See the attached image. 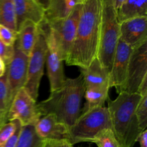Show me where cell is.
I'll return each mask as SVG.
<instances>
[{
    "label": "cell",
    "instance_id": "1",
    "mask_svg": "<svg viewBox=\"0 0 147 147\" xmlns=\"http://www.w3.org/2000/svg\"><path fill=\"white\" fill-rule=\"evenodd\" d=\"M100 21L101 0H85L82 3L74 42L65 61L67 65L84 69L97 57Z\"/></svg>",
    "mask_w": 147,
    "mask_h": 147
},
{
    "label": "cell",
    "instance_id": "2",
    "mask_svg": "<svg viewBox=\"0 0 147 147\" xmlns=\"http://www.w3.org/2000/svg\"><path fill=\"white\" fill-rule=\"evenodd\" d=\"M81 75L76 78H66L61 87L50 92L47 99L37 103L41 116L53 114L60 123L71 127L80 115V105L85 94Z\"/></svg>",
    "mask_w": 147,
    "mask_h": 147
},
{
    "label": "cell",
    "instance_id": "3",
    "mask_svg": "<svg viewBox=\"0 0 147 147\" xmlns=\"http://www.w3.org/2000/svg\"><path fill=\"white\" fill-rule=\"evenodd\" d=\"M141 98L138 93L121 92L116 99L109 100L111 130L120 147H134L141 133L136 116Z\"/></svg>",
    "mask_w": 147,
    "mask_h": 147
},
{
    "label": "cell",
    "instance_id": "4",
    "mask_svg": "<svg viewBox=\"0 0 147 147\" xmlns=\"http://www.w3.org/2000/svg\"><path fill=\"white\" fill-rule=\"evenodd\" d=\"M119 40L120 23L113 0H101L100 41L97 57L109 73Z\"/></svg>",
    "mask_w": 147,
    "mask_h": 147
},
{
    "label": "cell",
    "instance_id": "5",
    "mask_svg": "<svg viewBox=\"0 0 147 147\" xmlns=\"http://www.w3.org/2000/svg\"><path fill=\"white\" fill-rule=\"evenodd\" d=\"M111 129L107 107H98L80 115L69 128V142L74 145L81 142L91 143L93 138L103 129Z\"/></svg>",
    "mask_w": 147,
    "mask_h": 147
},
{
    "label": "cell",
    "instance_id": "6",
    "mask_svg": "<svg viewBox=\"0 0 147 147\" xmlns=\"http://www.w3.org/2000/svg\"><path fill=\"white\" fill-rule=\"evenodd\" d=\"M48 24L45 19L38 25V32L35 44L29 55L27 77L24 88L37 101L40 81L44 73L47 53V35Z\"/></svg>",
    "mask_w": 147,
    "mask_h": 147
},
{
    "label": "cell",
    "instance_id": "7",
    "mask_svg": "<svg viewBox=\"0 0 147 147\" xmlns=\"http://www.w3.org/2000/svg\"><path fill=\"white\" fill-rule=\"evenodd\" d=\"M81 7L82 4H78L65 18L46 20L48 24V34L54 41L57 53L63 61H66L73 46Z\"/></svg>",
    "mask_w": 147,
    "mask_h": 147
},
{
    "label": "cell",
    "instance_id": "8",
    "mask_svg": "<svg viewBox=\"0 0 147 147\" xmlns=\"http://www.w3.org/2000/svg\"><path fill=\"white\" fill-rule=\"evenodd\" d=\"M37 101L24 88L20 89L13 99L7 115V121L18 120L22 126L35 123L41 117Z\"/></svg>",
    "mask_w": 147,
    "mask_h": 147
},
{
    "label": "cell",
    "instance_id": "9",
    "mask_svg": "<svg viewBox=\"0 0 147 147\" xmlns=\"http://www.w3.org/2000/svg\"><path fill=\"white\" fill-rule=\"evenodd\" d=\"M147 77V42L133 48L123 92L138 93L142 81Z\"/></svg>",
    "mask_w": 147,
    "mask_h": 147
},
{
    "label": "cell",
    "instance_id": "10",
    "mask_svg": "<svg viewBox=\"0 0 147 147\" xmlns=\"http://www.w3.org/2000/svg\"><path fill=\"white\" fill-rule=\"evenodd\" d=\"M133 48L119 40L115 50L111 68L109 73V86L116 88L119 93L123 92L129 60Z\"/></svg>",
    "mask_w": 147,
    "mask_h": 147
},
{
    "label": "cell",
    "instance_id": "11",
    "mask_svg": "<svg viewBox=\"0 0 147 147\" xmlns=\"http://www.w3.org/2000/svg\"><path fill=\"white\" fill-rule=\"evenodd\" d=\"M14 48V56L9 64L7 65L6 70L11 102L17 92L24 87L27 77L29 58L21 51L16 42Z\"/></svg>",
    "mask_w": 147,
    "mask_h": 147
},
{
    "label": "cell",
    "instance_id": "12",
    "mask_svg": "<svg viewBox=\"0 0 147 147\" xmlns=\"http://www.w3.org/2000/svg\"><path fill=\"white\" fill-rule=\"evenodd\" d=\"M120 40L132 48L147 42V17H134L121 22Z\"/></svg>",
    "mask_w": 147,
    "mask_h": 147
},
{
    "label": "cell",
    "instance_id": "13",
    "mask_svg": "<svg viewBox=\"0 0 147 147\" xmlns=\"http://www.w3.org/2000/svg\"><path fill=\"white\" fill-rule=\"evenodd\" d=\"M47 53L46 57L47 76L50 86V92L60 88L65 80L63 60L60 58L54 41L48 34L47 35Z\"/></svg>",
    "mask_w": 147,
    "mask_h": 147
},
{
    "label": "cell",
    "instance_id": "14",
    "mask_svg": "<svg viewBox=\"0 0 147 147\" xmlns=\"http://www.w3.org/2000/svg\"><path fill=\"white\" fill-rule=\"evenodd\" d=\"M34 129L43 140H69V128L53 114L41 116L34 123Z\"/></svg>",
    "mask_w": 147,
    "mask_h": 147
},
{
    "label": "cell",
    "instance_id": "15",
    "mask_svg": "<svg viewBox=\"0 0 147 147\" xmlns=\"http://www.w3.org/2000/svg\"><path fill=\"white\" fill-rule=\"evenodd\" d=\"M17 29L25 21H31L37 25L45 19V8L39 0H14Z\"/></svg>",
    "mask_w": 147,
    "mask_h": 147
},
{
    "label": "cell",
    "instance_id": "16",
    "mask_svg": "<svg viewBox=\"0 0 147 147\" xmlns=\"http://www.w3.org/2000/svg\"><path fill=\"white\" fill-rule=\"evenodd\" d=\"M85 88H109V73L100 63L98 57L91 62L88 67L80 69Z\"/></svg>",
    "mask_w": 147,
    "mask_h": 147
},
{
    "label": "cell",
    "instance_id": "17",
    "mask_svg": "<svg viewBox=\"0 0 147 147\" xmlns=\"http://www.w3.org/2000/svg\"><path fill=\"white\" fill-rule=\"evenodd\" d=\"M38 25L31 21H25L17 30L16 43L24 54L28 56L31 53L37 39Z\"/></svg>",
    "mask_w": 147,
    "mask_h": 147
},
{
    "label": "cell",
    "instance_id": "18",
    "mask_svg": "<svg viewBox=\"0 0 147 147\" xmlns=\"http://www.w3.org/2000/svg\"><path fill=\"white\" fill-rule=\"evenodd\" d=\"M79 4H81L79 0H49L45 10V20L65 18Z\"/></svg>",
    "mask_w": 147,
    "mask_h": 147
},
{
    "label": "cell",
    "instance_id": "19",
    "mask_svg": "<svg viewBox=\"0 0 147 147\" xmlns=\"http://www.w3.org/2000/svg\"><path fill=\"white\" fill-rule=\"evenodd\" d=\"M116 12L119 23L134 17H147V0H126Z\"/></svg>",
    "mask_w": 147,
    "mask_h": 147
},
{
    "label": "cell",
    "instance_id": "20",
    "mask_svg": "<svg viewBox=\"0 0 147 147\" xmlns=\"http://www.w3.org/2000/svg\"><path fill=\"white\" fill-rule=\"evenodd\" d=\"M109 88H86L85 90L86 104L82 113L103 106L106 100L109 98Z\"/></svg>",
    "mask_w": 147,
    "mask_h": 147
},
{
    "label": "cell",
    "instance_id": "21",
    "mask_svg": "<svg viewBox=\"0 0 147 147\" xmlns=\"http://www.w3.org/2000/svg\"><path fill=\"white\" fill-rule=\"evenodd\" d=\"M34 123H35L22 126L16 147H42L43 139L36 133Z\"/></svg>",
    "mask_w": 147,
    "mask_h": 147
},
{
    "label": "cell",
    "instance_id": "22",
    "mask_svg": "<svg viewBox=\"0 0 147 147\" xmlns=\"http://www.w3.org/2000/svg\"><path fill=\"white\" fill-rule=\"evenodd\" d=\"M0 24L17 32L14 0H0Z\"/></svg>",
    "mask_w": 147,
    "mask_h": 147
},
{
    "label": "cell",
    "instance_id": "23",
    "mask_svg": "<svg viewBox=\"0 0 147 147\" xmlns=\"http://www.w3.org/2000/svg\"><path fill=\"white\" fill-rule=\"evenodd\" d=\"M91 143L96 144L98 147H120L113 131L110 129H103L99 132Z\"/></svg>",
    "mask_w": 147,
    "mask_h": 147
},
{
    "label": "cell",
    "instance_id": "24",
    "mask_svg": "<svg viewBox=\"0 0 147 147\" xmlns=\"http://www.w3.org/2000/svg\"><path fill=\"white\" fill-rule=\"evenodd\" d=\"M11 103L7 73H5L0 77V111L7 117Z\"/></svg>",
    "mask_w": 147,
    "mask_h": 147
},
{
    "label": "cell",
    "instance_id": "25",
    "mask_svg": "<svg viewBox=\"0 0 147 147\" xmlns=\"http://www.w3.org/2000/svg\"><path fill=\"white\" fill-rule=\"evenodd\" d=\"M139 127L141 132L146 130L147 127V96H142L136 111Z\"/></svg>",
    "mask_w": 147,
    "mask_h": 147
},
{
    "label": "cell",
    "instance_id": "26",
    "mask_svg": "<svg viewBox=\"0 0 147 147\" xmlns=\"http://www.w3.org/2000/svg\"><path fill=\"white\" fill-rule=\"evenodd\" d=\"M18 33L15 30L0 24V40L7 46H14L17 40Z\"/></svg>",
    "mask_w": 147,
    "mask_h": 147
},
{
    "label": "cell",
    "instance_id": "27",
    "mask_svg": "<svg viewBox=\"0 0 147 147\" xmlns=\"http://www.w3.org/2000/svg\"><path fill=\"white\" fill-rule=\"evenodd\" d=\"M16 128V120L8 121L0 128V147L12 135Z\"/></svg>",
    "mask_w": 147,
    "mask_h": 147
},
{
    "label": "cell",
    "instance_id": "28",
    "mask_svg": "<svg viewBox=\"0 0 147 147\" xmlns=\"http://www.w3.org/2000/svg\"><path fill=\"white\" fill-rule=\"evenodd\" d=\"M14 46H7L0 40V57L4 60L6 65H8L14 56Z\"/></svg>",
    "mask_w": 147,
    "mask_h": 147
},
{
    "label": "cell",
    "instance_id": "29",
    "mask_svg": "<svg viewBox=\"0 0 147 147\" xmlns=\"http://www.w3.org/2000/svg\"><path fill=\"white\" fill-rule=\"evenodd\" d=\"M22 126L20 123V122L18 120H16V128L14 133L1 147H16L17 142H18L19 137H20Z\"/></svg>",
    "mask_w": 147,
    "mask_h": 147
},
{
    "label": "cell",
    "instance_id": "30",
    "mask_svg": "<svg viewBox=\"0 0 147 147\" xmlns=\"http://www.w3.org/2000/svg\"><path fill=\"white\" fill-rule=\"evenodd\" d=\"M42 147H73L67 140H43Z\"/></svg>",
    "mask_w": 147,
    "mask_h": 147
},
{
    "label": "cell",
    "instance_id": "31",
    "mask_svg": "<svg viewBox=\"0 0 147 147\" xmlns=\"http://www.w3.org/2000/svg\"><path fill=\"white\" fill-rule=\"evenodd\" d=\"M136 142H139L140 147H147V130L141 132L138 136Z\"/></svg>",
    "mask_w": 147,
    "mask_h": 147
},
{
    "label": "cell",
    "instance_id": "32",
    "mask_svg": "<svg viewBox=\"0 0 147 147\" xmlns=\"http://www.w3.org/2000/svg\"><path fill=\"white\" fill-rule=\"evenodd\" d=\"M6 70H7V65L4 63V60L0 57V77L5 74Z\"/></svg>",
    "mask_w": 147,
    "mask_h": 147
},
{
    "label": "cell",
    "instance_id": "33",
    "mask_svg": "<svg viewBox=\"0 0 147 147\" xmlns=\"http://www.w3.org/2000/svg\"><path fill=\"white\" fill-rule=\"evenodd\" d=\"M7 122H8V121H7V117L4 114V113H2L0 111V128H1L3 125L5 124Z\"/></svg>",
    "mask_w": 147,
    "mask_h": 147
},
{
    "label": "cell",
    "instance_id": "34",
    "mask_svg": "<svg viewBox=\"0 0 147 147\" xmlns=\"http://www.w3.org/2000/svg\"><path fill=\"white\" fill-rule=\"evenodd\" d=\"M125 1L126 0H113V3H114V6L116 11L121 7L122 4L125 2Z\"/></svg>",
    "mask_w": 147,
    "mask_h": 147
},
{
    "label": "cell",
    "instance_id": "35",
    "mask_svg": "<svg viewBox=\"0 0 147 147\" xmlns=\"http://www.w3.org/2000/svg\"><path fill=\"white\" fill-rule=\"evenodd\" d=\"M39 1H40V2L41 3L43 6H44V7L45 8V9H46V8H47V4H48L49 0H39Z\"/></svg>",
    "mask_w": 147,
    "mask_h": 147
},
{
    "label": "cell",
    "instance_id": "36",
    "mask_svg": "<svg viewBox=\"0 0 147 147\" xmlns=\"http://www.w3.org/2000/svg\"><path fill=\"white\" fill-rule=\"evenodd\" d=\"M79 1H80V3H81V4H82V3H83V1H85V0H79Z\"/></svg>",
    "mask_w": 147,
    "mask_h": 147
}]
</instances>
